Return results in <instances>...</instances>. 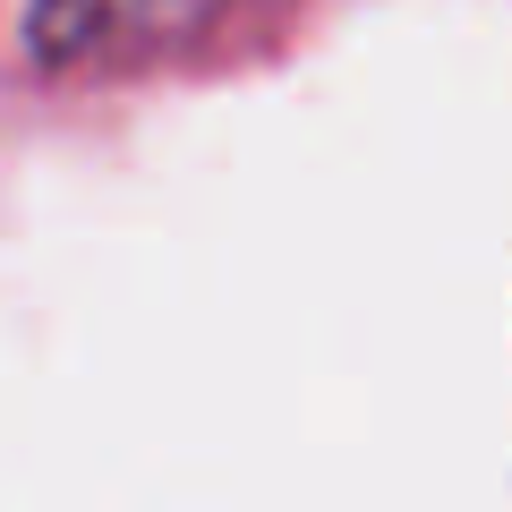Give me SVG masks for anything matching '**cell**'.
<instances>
[{"instance_id":"cell-1","label":"cell","mask_w":512,"mask_h":512,"mask_svg":"<svg viewBox=\"0 0 512 512\" xmlns=\"http://www.w3.org/2000/svg\"><path fill=\"white\" fill-rule=\"evenodd\" d=\"M222 9L231 0H35L26 52L43 69H137L188 52Z\"/></svg>"}]
</instances>
